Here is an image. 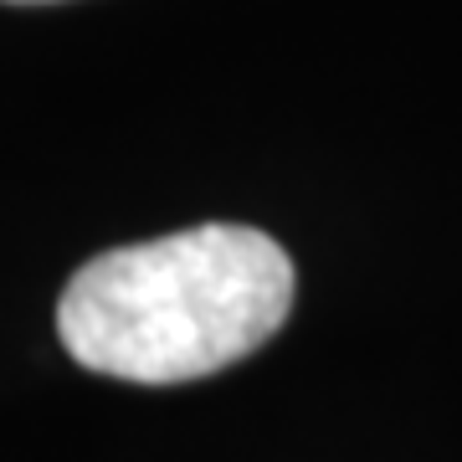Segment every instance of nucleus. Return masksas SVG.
Segmentation results:
<instances>
[{
    "label": "nucleus",
    "mask_w": 462,
    "mask_h": 462,
    "mask_svg": "<svg viewBox=\"0 0 462 462\" xmlns=\"http://www.w3.org/2000/svg\"><path fill=\"white\" fill-rule=\"evenodd\" d=\"M5 5H51V0H5Z\"/></svg>",
    "instance_id": "obj_2"
},
{
    "label": "nucleus",
    "mask_w": 462,
    "mask_h": 462,
    "mask_svg": "<svg viewBox=\"0 0 462 462\" xmlns=\"http://www.w3.org/2000/svg\"><path fill=\"white\" fill-rule=\"evenodd\" d=\"M293 288V257L267 231L206 221L83 263L57 298V334L93 375L180 385L263 349Z\"/></svg>",
    "instance_id": "obj_1"
}]
</instances>
